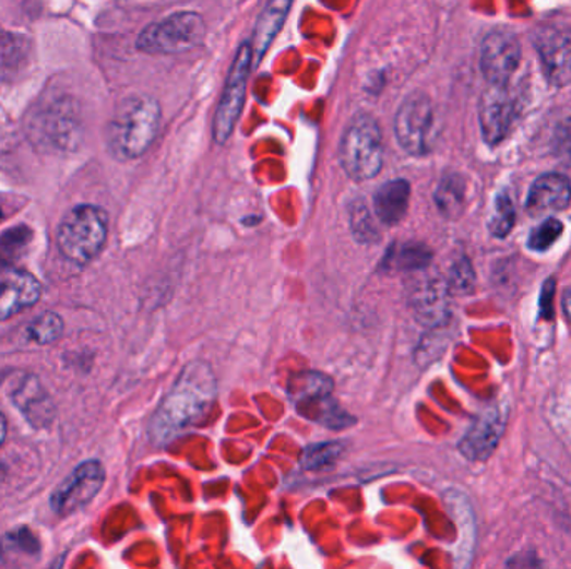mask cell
Returning <instances> with one entry per match:
<instances>
[{
	"label": "cell",
	"mask_w": 571,
	"mask_h": 569,
	"mask_svg": "<svg viewBox=\"0 0 571 569\" xmlns=\"http://www.w3.org/2000/svg\"><path fill=\"white\" fill-rule=\"evenodd\" d=\"M571 182L563 174L550 173L539 176L533 182L526 198V211L530 216H545L558 213L570 205Z\"/></svg>",
	"instance_id": "16"
},
{
	"label": "cell",
	"mask_w": 571,
	"mask_h": 569,
	"mask_svg": "<svg viewBox=\"0 0 571 569\" xmlns=\"http://www.w3.org/2000/svg\"><path fill=\"white\" fill-rule=\"evenodd\" d=\"M28 43L15 34H0V75L14 78L28 61Z\"/></svg>",
	"instance_id": "21"
},
{
	"label": "cell",
	"mask_w": 571,
	"mask_h": 569,
	"mask_svg": "<svg viewBox=\"0 0 571 569\" xmlns=\"http://www.w3.org/2000/svg\"><path fill=\"white\" fill-rule=\"evenodd\" d=\"M5 436H8V422L4 414H0V446L4 444Z\"/></svg>",
	"instance_id": "32"
},
{
	"label": "cell",
	"mask_w": 571,
	"mask_h": 569,
	"mask_svg": "<svg viewBox=\"0 0 571 569\" xmlns=\"http://www.w3.org/2000/svg\"><path fill=\"white\" fill-rule=\"evenodd\" d=\"M522 61L519 39L508 31H493L481 44L479 68L491 85H508Z\"/></svg>",
	"instance_id": "10"
},
{
	"label": "cell",
	"mask_w": 571,
	"mask_h": 569,
	"mask_svg": "<svg viewBox=\"0 0 571 569\" xmlns=\"http://www.w3.org/2000/svg\"><path fill=\"white\" fill-rule=\"evenodd\" d=\"M333 379L318 371H302L288 382V393L298 413L331 429H345L355 423L333 398Z\"/></svg>",
	"instance_id": "5"
},
{
	"label": "cell",
	"mask_w": 571,
	"mask_h": 569,
	"mask_svg": "<svg viewBox=\"0 0 571 569\" xmlns=\"http://www.w3.org/2000/svg\"><path fill=\"white\" fill-rule=\"evenodd\" d=\"M515 224V208L508 194H501L497 198L495 204L493 220H491V234L497 237H504L511 233Z\"/></svg>",
	"instance_id": "28"
},
{
	"label": "cell",
	"mask_w": 571,
	"mask_h": 569,
	"mask_svg": "<svg viewBox=\"0 0 571 569\" xmlns=\"http://www.w3.org/2000/svg\"><path fill=\"white\" fill-rule=\"evenodd\" d=\"M206 24L195 12H176L147 25L138 37V49L146 54H181L201 46Z\"/></svg>",
	"instance_id": "6"
},
{
	"label": "cell",
	"mask_w": 571,
	"mask_h": 569,
	"mask_svg": "<svg viewBox=\"0 0 571 569\" xmlns=\"http://www.w3.org/2000/svg\"><path fill=\"white\" fill-rule=\"evenodd\" d=\"M450 294L447 281L421 276L409 291V306L421 324L438 328L450 318Z\"/></svg>",
	"instance_id": "13"
},
{
	"label": "cell",
	"mask_w": 571,
	"mask_h": 569,
	"mask_svg": "<svg viewBox=\"0 0 571 569\" xmlns=\"http://www.w3.org/2000/svg\"><path fill=\"white\" fill-rule=\"evenodd\" d=\"M107 239V214L97 205L72 209L57 230V248L78 265L90 264L103 251Z\"/></svg>",
	"instance_id": "4"
},
{
	"label": "cell",
	"mask_w": 571,
	"mask_h": 569,
	"mask_svg": "<svg viewBox=\"0 0 571 569\" xmlns=\"http://www.w3.org/2000/svg\"><path fill=\"white\" fill-rule=\"evenodd\" d=\"M383 134L377 119L371 114H356L341 139V167L353 181H371L383 169Z\"/></svg>",
	"instance_id": "3"
},
{
	"label": "cell",
	"mask_w": 571,
	"mask_h": 569,
	"mask_svg": "<svg viewBox=\"0 0 571 569\" xmlns=\"http://www.w3.org/2000/svg\"><path fill=\"white\" fill-rule=\"evenodd\" d=\"M106 482V471L99 461H85L81 466L72 471L71 476L64 483L57 486L50 496V508L61 517H69L78 509L90 505Z\"/></svg>",
	"instance_id": "9"
},
{
	"label": "cell",
	"mask_w": 571,
	"mask_h": 569,
	"mask_svg": "<svg viewBox=\"0 0 571 569\" xmlns=\"http://www.w3.org/2000/svg\"><path fill=\"white\" fill-rule=\"evenodd\" d=\"M37 553H39V545H37L36 537L27 530L9 534L0 542V555L2 556L17 558V556H36Z\"/></svg>",
	"instance_id": "26"
},
{
	"label": "cell",
	"mask_w": 571,
	"mask_h": 569,
	"mask_svg": "<svg viewBox=\"0 0 571 569\" xmlns=\"http://www.w3.org/2000/svg\"><path fill=\"white\" fill-rule=\"evenodd\" d=\"M160 129V106L154 97L135 94L121 100L106 129L107 145L116 159L144 156Z\"/></svg>",
	"instance_id": "2"
},
{
	"label": "cell",
	"mask_w": 571,
	"mask_h": 569,
	"mask_svg": "<svg viewBox=\"0 0 571 569\" xmlns=\"http://www.w3.org/2000/svg\"><path fill=\"white\" fill-rule=\"evenodd\" d=\"M345 451V444L337 441L320 442L306 449L302 454L301 464L305 470L318 471L330 467L331 464L340 460L341 454Z\"/></svg>",
	"instance_id": "22"
},
{
	"label": "cell",
	"mask_w": 571,
	"mask_h": 569,
	"mask_svg": "<svg viewBox=\"0 0 571 569\" xmlns=\"http://www.w3.org/2000/svg\"><path fill=\"white\" fill-rule=\"evenodd\" d=\"M507 428V414L490 411L473 423L462 441L460 451L469 461H485L491 457Z\"/></svg>",
	"instance_id": "15"
},
{
	"label": "cell",
	"mask_w": 571,
	"mask_h": 569,
	"mask_svg": "<svg viewBox=\"0 0 571 569\" xmlns=\"http://www.w3.org/2000/svg\"><path fill=\"white\" fill-rule=\"evenodd\" d=\"M435 114L430 97L413 93L403 100L394 117L397 144L412 156H425L431 149Z\"/></svg>",
	"instance_id": "8"
},
{
	"label": "cell",
	"mask_w": 571,
	"mask_h": 569,
	"mask_svg": "<svg viewBox=\"0 0 571 569\" xmlns=\"http://www.w3.org/2000/svg\"><path fill=\"white\" fill-rule=\"evenodd\" d=\"M39 281L21 269H12L0 276V321L12 318L39 301Z\"/></svg>",
	"instance_id": "14"
},
{
	"label": "cell",
	"mask_w": 571,
	"mask_h": 569,
	"mask_svg": "<svg viewBox=\"0 0 571 569\" xmlns=\"http://www.w3.org/2000/svg\"><path fill=\"white\" fill-rule=\"evenodd\" d=\"M252 69L251 43H242L236 52L226 85L223 88L219 104L213 121L214 142L219 145L226 144L231 139L245 107L246 91H248L249 74Z\"/></svg>",
	"instance_id": "7"
},
{
	"label": "cell",
	"mask_w": 571,
	"mask_h": 569,
	"mask_svg": "<svg viewBox=\"0 0 571 569\" xmlns=\"http://www.w3.org/2000/svg\"><path fill=\"white\" fill-rule=\"evenodd\" d=\"M412 186L406 179L384 182L374 194V214L386 226L402 223L408 213Z\"/></svg>",
	"instance_id": "18"
},
{
	"label": "cell",
	"mask_w": 571,
	"mask_h": 569,
	"mask_svg": "<svg viewBox=\"0 0 571 569\" xmlns=\"http://www.w3.org/2000/svg\"><path fill=\"white\" fill-rule=\"evenodd\" d=\"M557 151L561 157L571 161V119L560 129L557 135Z\"/></svg>",
	"instance_id": "30"
},
{
	"label": "cell",
	"mask_w": 571,
	"mask_h": 569,
	"mask_svg": "<svg viewBox=\"0 0 571 569\" xmlns=\"http://www.w3.org/2000/svg\"><path fill=\"white\" fill-rule=\"evenodd\" d=\"M62 331H64V322L56 312H44L27 328L28 337L37 344L53 343L62 336Z\"/></svg>",
	"instance_id": "24"
},
{
	"label": "cell",
	"mask_w": 571,
	"mask_h": 569,
	"mask_svg": "<svg viewBox=\"0 0 571 569\" xmlns=\"http://www.w3.org/2000/svg\"><path fill=\"white\" fill-rule=\"evenodd\" d=\"M435 201L443 216L450 217V220L459 217L463 213L466 202V185L463 177L459 174L444 176L435 192Z\"/></svg>",
	"instance_id": "20"
},
{
	"label": "cell",
	"mask_w": 571,
	"mask_h": 569,
	"mask_svg": "<svg viewBox=\"0 0 571 569\" xmlns=\"http://www.w3.org/2000/svg\"><path fill=\"white\" fill-rule=\"evenodd\" d=\"M292 8L293 2H289V0H276V2L267 4L261 12L251 39L252 66L258 64L263 59L264 54L267 52L271 44L281 33Z\"/></svg>",
	"instance_id": "17"
},
{
	"label": "cell",
	"mask_w": 571,
	"mask_h": 569,
	"mask_svg": "<svg viewBox=\"0 0 571 569\" xmlns=\"http://www.w3.org/2000/svg\"><path fill=\"white\" fill-rule=\"evenodd\" d=\"M561 233H563V224L555 220V217H548L547 221H544V223L539 224V226L530 234L528 248L532 249V251L545 252L558 241Z\"/></svg>",
	"instance_id": "27"
},
{
	"label": "cell",
	"mask_w": 571,
	"mask_h": 569,
	"mask_svg": "<svg viewBox=\"0 0 571 569\" xmlns=\"http://www.w3.org/2000/svg\"><path fill=\"white\" fill-rule=\"evenodd\" d=\"M433 252L419 242H409L394 252V264L403 271H423L430 265Z\"/></svg>",
	"instance_id": "25"
},
{
	"label": "cell",
	"mask_w": 571,
	"mask_h": 569,
	"mask_svg": "<svg viewBox=\"0 0 571 569\" xmlns=\"http://www.w3.org/2000/svg\"><path fill=\"white\" fill-rule=\"evenodd\" d=\"M349 224H352L353 236L361 245H373L380 237L373 217L369 214L368 205L365 202H353L352 209H349Z\"/></svg>",
	"instance_id": "23"
},
{
	"label": "cell",
	"mask_w": 571,
	"mask_h": 569,
	"mask_svg": "<svg viewBox=\"0 0 571 569\" xmlns=\"http://www.w3.org/2000/svg\"><path fill=\"white\" fill-rule=\"evenodd\" d=\"M216 396L217 381L213 368L204 361L189 363L151 419L153 441L163 446L178 438L185 429L206 416Z\"/></svg>",
	"instance_id": "1"
},
{
	"label": "cell",
	"mask_w": 571,
	"mask_h": 569,
	"mask_svg": "<svg viewBox=\"0 0 571 569\" xmlns=\"http://www.w3.org/2000/svg\"><path fill=\"white\" fill-rule=\"evenodd\" d=\"M563 312L568 321L571 322V287H568L563 294Z\"/></svg>",
	"instance_id": "31"
},
{
	"label": "cell",
	"mask_w": 571,
	"mask_h": 569,
	"mask_svg": "<svg viewBox=\"0 0 571 569\" xmlns=\"http://www.w3.org/2000/svg\"><path fill=\"white\" fill-rule=\"evenodd\" d=\"M479 128L490 145L500 144L516 117V103L507 85H488L479 99Z\"/></svg>",
	"instance_id": "12"
},
{
	"label": "cell",
	"mask_w": 571,
	"mask_h": 569,
	"mask_svg": "<svg viewBox=\"0 0 571 569\" xmlns=\"http://www.w3.org/2000/svg\"><path fill=\"white\" fill-rule=\"evenodd\" d=\"M15 406L36 428L49 425L53 417V404L36 378L24 379L14 393Z\"/></svg>",
	"instance_id": "19"
},
{
	"label": "cell",
	"mask_w": 571,
	"mask_h": 569,
	"mask_svg": "<svg viewBox=\"0 0 571 569\" xmlns=\"http://www.w3.org/2000/svg\"><path fill=\"white\" fill-rule=\"evenodd\" d=\"M535 47L548 82L555 87L571 84V28H538Z\"/></svg>",
	"instance_id": "11"
},
{
	"label": "cell",
	"mask_w": 571,
	"mask_h": 569,
	"mask_svg": "<svg viewBox=\"0 0 571 569\" xmlns=\"http://www.w3.org/2000/svg\"><path fill=\"white\" fill-rule=\"evenodd\" d=\"M450 293L468 294L475 286V274L468 259H460L451 268L450 280L447 281Z\"/></svg>",
	"instance_id": "29"
}]
</instances>
